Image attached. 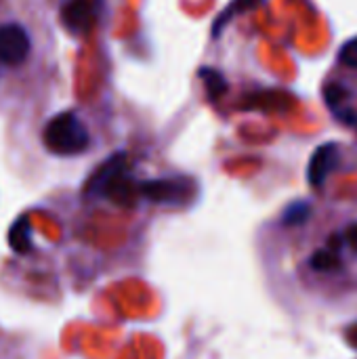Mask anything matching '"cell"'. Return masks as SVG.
Wrapping results in <instances>:
<instances>
[{"mask_svg":"<svg viewBox=\"0 0 357 359\" xmlns=\"http://www.w3.org/2000/svg\"><path fill=\"white\" fill-rule=\"evenodd\" d=\"M139 194V185L133 183L128 175L126 154H116L103 162L90 177L86 185V196L107 198L116 204H133V198Z\"/></svg>","mask_w":357,"mask_h":359,"instance_id":"obj_1","label":"cell"},{"mask_svg":"<svg viewBox=\"0 0 357 359\" xmlns=\"http://www.w3.org/2000/svg\"><path fill=\"white\" fill-rule=\"evenodd\" d=\"M42 143L50 154L67 158L84 154L90 145V135L74 111H61L46 122Z\"/></svg>","mask_w":357,"mask_h":359,"instance_id":"obj_2","label":"cell"},{"mask_svg":"<svg viewBox=\"0 0 357 359\" xmlns=\"http://www.w3.org/2000/svg\"><path fill=\"white\" fill-rule=\"evenodd\" d=\"M196 191L189 179H156L139 183V194L158 204H185Z\"/></svg>","mask_w":357,"mask_h":359,"instance_id":"obj_3","label":"cell"},{"mask_svg":"<svg viewBox=\"0 0 357 359\" xmlns=\"http://www.w3.org/2000/svg\"><path fill=\"white\" fill-rule=\"evenodd\" d=\"M29 48H32V40L21 23L0 25V63L21 65L29 57Z\"/></svg>","mask_w":357,"mask_h":359,"instance_id":"obj_4","label":"cell"},{"mask_svg":"<svg viewBox=\"0 0 357 359\" xmlns=\"http://www.w3.org/2000/svg\"><path fill=\"white\" fill-rule=\"evenodd\" d=\"M99 17V0H67L61 6V21L74 34L93 29Z\"/></svg>","mask_w":357,"mask_h":359,"instance_id":"obj_5","label":"cell"},{"mask_svg":"<svg viewBox=\"0 0 357 359\" xmlns=\"http://www.w3.org/2000/svg\"><path fill=\"white\" fill-rule=\"evenodd\" d=\"M339 164V145L337 143H324L320 145L307 166V179L311 187H322L328 179V175Z\"/></svg>","mask_w":357,"mask_h":359,"instance_id":"obj_6","label":"cell"},{"mask_svg":"<svg viewBox=\"0 0 357 359\" xmlns=\"http://www.w3.org/2000/svg\"><path fill=\"white\" fill-rule=\"evenodd\" d=\"M292 97L278 93V90H265V93H257L248 97V107H265V109H274V111H284L288 107V101Z\"/></svg>","mask_w":357,"mask_h":359,"instance_id":"obj_7","label":"cell"},{"mask_svg":"<svg viewBox=\"0 0 357 359\" xmlns=\"http://www.w3.org/2000/svg\"><path fill=\"white\" fill-rule=\"evenodd\" d=\"M324 95H326L328 105L335 109L337 118H341L345 122H356V118L345 111V103L349 101V90L345 86H341V84H328L326 90H324Z\"/></svg>","mask_w":357,"mask_h":359,"instance_id":"obj_8","label":"cell"},{"mask_svg":"<svg viewBox=\"0 0 357 359\" xmlns=\"http://www.w3.org/2000/svg\"><path fill=\"white\" fill-rule=\"evenodd\" d=\"M200 78H202L204 88H206V93H208V97H210L213 101L219 99V97H223V95L227 93V80L223 78L221 72H217V69H213V67H204V69L200 72Z\"/></svg>","mask_w":357,"mask_h":359,"instance_id":"obj_9","label":"cell"},{"mask_svg":"<svg viewBox=\"0 0 357 359\" xmlns=\"http://www.w3.org/2000/svg\"><path fill=\"white\" fill-rule=\"evenodd\" d=\"M309 265L316 271H335V269L341 267V259L332 250H318V252L311 255Z\"/></svg>","mask_w":357,"mask_h":359,"instance_id":"obj_10","label":"cell"},{"mask_svg":"<svg viewBox=\"0 0 357 359\" xmlns=\"http://www.w3.org/2000/svg\"><path fill=\"white\" fill-rule=\"evenodd\" d=\"M309 212H311V208H309L307 202H295V204H290V206L286 208V212H284V217H282V223H284V225H290V227L301 225V223L307 221Z\"/></svg>","mask_w":357,"mask_h":359,"instance_id":"obj_11","label":"cell"},{"mask_svg":"<svg viewBox=\"0 0 357 359\" xmlns=\"http://www.w3.org/2000/svg\"><path fill=\"white\" fill-rule=\"evenodd\" d=\"M261 4V0H234L231 2V6H227V11L219 17V21H217V25H215V36L219 34V27H223L234 15H238V13H244V11H250V8H257Z\"/></svg>","mask_w":357,"mask_h":359,"instance_id":"obj_12","label":"cell"},{"mask_svg":"<svg viewBox=\"0 0 357 359\" xmlns=\"http://www.w3.org/2000/svg\"><path fill=\"white\" fill-rule=\"evenodd\" d=\"M339 61H341L343 65H347V67L357 69V38H353V40H349V42L343 44V48H341V53H339Z\"/></svg>","mask_w":357,"mask_h":359,"instance_id":"obj_13","label":"cell"},{"mask_svg":"<svg viewBox=\"0 0 357 359\" xmlns=\"http://www.w3.org/2000/svg\"><path fill=\"white\" fill-rule=\"evenodd\" d=\"M349 242H351L353 248H357V225L356 227H351V231H349Z\"/></svg>","mask_w":357,"mask_h":359,"instance_id":"obj_14","label":"cell"},{"mask_svg":"<svg viewBox=\"0 0 357 359\" xmlns=\"http://www.w3.org/2000/svg\"><path fill=\"white\" fill-rule=\"evenodd\" d=\"M356 122H357V120H356Z\"/></svg>","mask_w":357,"mask_h":359,"instance_id":"obj_15","label":"cell"}]
</instances>
